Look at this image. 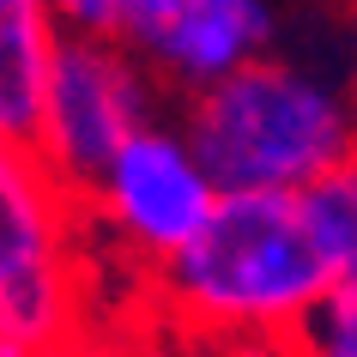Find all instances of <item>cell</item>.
I'll list each match as a JSON object with an SVG mask.
<instances>
[{"label": "cell", "mask_w": 357, "mask_h": 357, "mask_svg": "<svg viewBox=\"0 0 357 357\" xmlns=\"http://www.w3.org/2000/svg\"><path fill=\"white\" fill-rule=\"evenodd\" d=\"M333 284L345 279L309 236L297 194L243 188L146 279V303L164 333H297Z\"/></svg>", "instance_id": "1"}, {"label": "cell", "mask_w": 357, "mask_h": 357, "mask_svg": "<svg viewBox=\"0 0 357 357\" xmlns=\"http://www.w3.org/2000/svg\"><path fill=\"white\" fill-rule=\"evenodd\" d=\"M182 128L225 194H303L357 164V91H339L284 55H261L243 73L182 97Z\"/></svg>", "instance_id": "2"}, {"label": "cell", "mask_w": 357, "mask_h": 357, "mask_svg": "<svg viewBox=\"0 0 357 357\" xmlns=\"http://www.w3.org/2000/svg\"><path fill=\"white\" fill-rule=\"evenodd\" d=\"M91 230L85 200L49 158L0 133V339L6 357L91 333Z\"/></svg>", "instance_id": "3"}, {"label": "cell", "mask_w": 357, "mask_h": 357, "mask_svg": "<svg viewBox=\"0 0 357 357\" xmlns=\"http://www.w3.org/2000/svg\"><path fill=\"white\" fill-rule=\"evenodd\" d=\"M79 200H85L91 243L103 236L115 261H128L139 279H151L212 225L225 188L182 121H151L115 151L109 169Z\"/></svg>", "instance_id": "4"}, {"label": "cell", "mask_w": 357, "mask_h": 357, "mask_svg": "<svg viewBox=\"0 0 357 357\" xmlns=\"http://www.w3.org/2000/svg\"><path fill=\"white\" fill-rule=\"evenodd\" d=\"M164 97L169 85L151 73L139 49L115 37H61L49 97H43L37 151L73 194H85L109 169L115 151L158 121Z\"/></svg>", "instance_id": "5"}, {"label": "cell", "mask_w": 357, "mask_h": 357, "mask_svg": "<svg viewBox=\"0 0 357 357\" xmlns=\"http://www.w3.org/2000/svg\"><path fill=\"white\" fill-rule=\"evenodd\" d=\"M273 6L266 0H182L176 19L146 49L151 73L169 85V97H194L218 79L243 73L248 61L273 55Z\"/></svg>", "instance_id": "6"}, {"label": "cell", "mask_w": 357, "mask_h": 357, "mask_svg": "<svg viewBox=\"0 0 357 357\" xmlns=\"http://www.w3.org/2000/svg\"><path fill=\"white\" fill-rule=\"evenodd\" d=\"M61 31L49 0H0V133L37 146L43 97L61 55Z\"/></svg>", "instance_id": "7"}, {"label": "cell", "mask_w": 357, "mask_h": 357, "mask_svg": "<svg viewBox=\"0 0 357 357\" xmlns=\"http://www.w3.org/2000/svg\"><path fill=\"white\" fill-rule=\"evenodd\" d=\"M303 218H309V236L321 243V255L333 261L339 279H351V261H357V164L321 176L297 194Z\"/></svg>", "instance_id": "8"}, {"label": "cell", "mask_w": 357, "mask_h": 357, "mask_svg": "<svg viewBox=\"0 0 357 357\" xmlns=\"http://www.w3.org/2000/svg\"><path fill=\"white\" fill-rule=\"evenodd\" d=\"M297 345L303 357H357V284H333L321 309L297 327Z\"/></svg>", "instance_id": "9"}, {"label": "cell", "mask_w": 357, "mask_h": 357, "mask_svg": "<svg viewBox=\"0 0 357 357\" xmlns=\"http://www.w3.org/2000/svg\"><path fill=\"white\" fill-rule=\"evenodd\" d=\"M164 357H303V345L297 333H164Z\"/></svg>", "instance_id": "10"}, {"label": "cell", "mask_w": 357, "mask_h": 357, "mask_svg": "<svg viewBox=\"0 0 357 357\" xmlns=\"http://www.w3.org/2000/svg\"><path fill=\"white\" fill-rule=\"evenodd\" d=\"M67 37H115L121 43V0H49Z\"/></svg>", "instance_id": "11"}, {"label": "cell", "mask_w": 357, "mask_h": 357, "mask_svg": "<svg viewBox=\"0 0 357 357\" xmlns=\"http://www.w3.org/2000/svg\"><path fill=\"white\" fill-rule=\"evenodd\" d=\"M158 327H91V357H164V345H158Z\"/></svg>", "instance_id": "12"}, {"label": "cell", "mask_w": 357, "mask_h": 357, "mask_svg": "<svg viewBox=\"0 0 357 357\" xmlns=\"http://www.w3.org/2000/svg\"><path fill=\"white\" fill-rule=\"evenodd\" d=\"M37 357H91V333L67 339V345H49V351H37Z\"/></svg>", "instance_id": "13"}, {"label": "cell", "mask_w": 357, "mask_h": 357, "mask_svg": "<svg viewBox=\"0 0 357 357\" xmlns=\"http://www.w3.org/2000/svg\"><path fill=\"white\" fill-rule=\"evenodd\" d=\"M351 284H357V261H351Z\"/></svg>", "instance_id": "14"}, {"label": "cell", "mask_w": 357, "mask_h": 357, "mask_svg": "<svg viewBox=\"0 0 357 357\" xmlns=\"http://www.w3.org/2000/svg\"><path fill=\"white\" fill-rule=\"evenodd\" d=\"M0 357H6V339H0Z\"/></svg>", "instance_id": "15"}, {"label": "cell", "mask_w": 357, "mask_h": 357, "mask_svg": "<svg viewBox=\"0 0 357 357\" xmlns=\"http://www.w3.org/2000/svg\"><path fill=\"white\" fill-rule=\"evenodd\" d=\"M351 91H357V79H351Z\"/></svg>", "instance_id": "16"}]
</instances>
